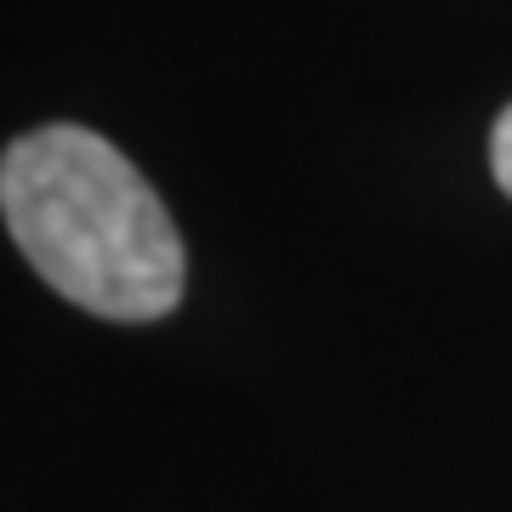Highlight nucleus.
<instances>
[{"label": "nucleus", "instance_id": "nucleus-1", "mask_svg": "<svg viewBox=\"0 0 512 512\" xmlns=\"http://www.w3.org/2000/svg\"><path fill=\"white\" fill-rule=\"evenodd\" d=\"M0 217L23 262L97 319L148 325L183 302L188 251L171 211L109 137L74 120L6 143Z\"/></svg>", "mask_w": 512, "mask_h": 512}, {"label": "nucleus", "instance_id": "nucleus-2", "mask_svg": "<svg viewBox=\"0 0 512 512\" xmlns=\"http://www.w3.org/2000/svg\"><path fill=\"white\" fill-rule=\"evenodd\" d=\"M490 171H495V183H501V194L512 200V103L495 114V131H490Z\"/></svg>", "mask_w": 512, "mask_h": 512}]
</instances>
